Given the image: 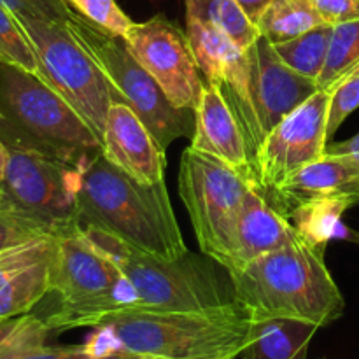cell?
Returning <instances> with one entry per match:
<instances>
[{
    "label": "cell",
    "mask_w": 359,
    "mask_h": 359,
    "mask_svg": "<svg viewBox=\"0 0 359 359\" xmlns=\"http://www.w3.org/2000/svg\"><path fill=\"white\" fill-rule=\"evenodd\" d=\"M359 65V18L333 25L328 58L318 79L319 90H333Z\"/></svg>",
    "instance_id": "obj_25"
},
{
    "label": "cell",
    "mask_w": 359,
    "mask_h": 359,
    "mask_svg": "<svg viewBox=\"0 0 359 359\" xmlns=\"http://www.w3.org/2000/svg\"><path fill=\"white\" fill-rule=\"evenodd\" d=\"M104 156L142 184L163 182L167 156L142 119L121 102L109 107L102 133Z\"/></svg>",
    "instance_id": "obj_17"
},
{
    "label": "cell",
    "mask_w": 359,
    "mask_h": 359,
    "mask_svg": "<svg viewBox=\"0 0 359 359\" xmlns=\"http://www.w3.org/2000/svg\"><path fill=\"white\" fill-rule=\"evenodd\" d=\"M67 27L105 77L112 102L128 105L165 151L181 137H193L195 112L172 105L121 35L111 34L76 11L67 21Z\"/></svg>",
    "instance_id": "obj_7"
},
{
    "label": "cell",
    "mask_w": 359,
    "mask_h": 359,
    "mask_svg": "<svg viewBox=\"0 0 359 359\" xmlns=\"http://www.w3.org/2000/svg\"><path fill=\"white\" fill-rule=\"evenodd\" d=\"M358 241H359V237H358Z\"/></svg>",
    "instance_id": "obj_40"
},
{
    "label": "cell",
    "mask_w": 359,
    "mask_h": 359,
    "mask_svg": "<svg viewBox=\"0 0 359 359\" xmlns=\"http://www.w3.org/2000/svg\"><path fill=\"white\" fill-rule=\"evenodd\" d=\"M255 186L221 161L191 146L179 167V196L188 210L200 249L212 258L219 249L245 193Z\"/></svg>",
    "instance_id": "obj_10"
},
{
    "label": "cell",
    "mask_w": 359,
    "mask_h": 359,
    "mask_svg": "<svg viewBox=\"0 0 359 359\" xmlns=\"http://www.w3.org/2000/svg\"><path fill=\"white\" fill-rule=\"evenodd\" d=\"M186 16L214 25L226 34L238 48H251L262 34L237 0H184Z\"/></svg>",
    "instance_id": "obj_21"
},
{
    "label": "cell",
    "mask_w": 359,
    "mask_h": 359,
    "mask_svg": "<svg viewBox=\"0 0 359 359\" xmlns=\"http://www.w3.org/2000/svg\"><path fill=\"white\" fill-rule=\"evenodd\" d=\"M191 147L224 163L258 188L255 154L249 147L244 130L219 88L207 81L195 107Z\"/></svg>",
    "instance_id": "obj_16"
},
{
    "label": "cell",
    "mask_w": 359,
    "mask_h": 359,
    "mask_svg": "<svg viewBox=\"0 0 359 359\" xmlns=\"http://www.w3.org/2000/svg\"><path fill=\"white\" fill-rule=\"evenodd\" d=\"M7 160H9V151H7V146L4 144V140L0 139V182L4 181V175H6Z\"/></svg>",
    "instance_id": "obj_35"
},
{
    "label": "cell",
    "mask_w": 359,
    "mask_h": 359,
    "mask_svg": "<svg viewBox=\"0 0 359 359\" xmlns=\"http://www.w3.org/2000/svg\"><path fill=\"white\" fill-rule=\"evenodd\" d=\"M186 34L200 72L207 83L219 88L237 116L249 147L256 156L263 144V135L249 93L248 55L219 28L196 18L186 16Z\"/></svg>",
    "instance_id": "obj_13"
},
{
    "label": "cell",
    "mask_w": 359,
    "mask_h": 359,
    "mask_svg": "<svg viewBox=\"0 0 359 359\" xmlns=\"http://www.w3.org/2000/svg\"><path fill=\"white\" fill-rule=\"evenodd\" d=\"M252 318L242 305L193 312H123L105 318L88 342L139 358H235L251 339Z\"/></svg>",
    "instance_id": "obj_3"
},
{
    "label": "cell",
    "mask_w": 359,
    "mask_h": 359,
    "mask_svg": "<svg viewBox=\"0 0 359 359\" xmlns=\"http://www.w3.org/2000/svg\"><path fill=\"white\" fill-rule=\"evenodd\" d=\"M137 359H170V358H137ZM203 359H221V358H203Z\"/></svg>",
    "instance_id": "obj_36"
},
{
    "label": "cell",
    "mask_w": 359,
    "mask_h": 359,
    "mask_svg": "<svg viewBox=\"0 0 359 359\" xmlns=\"http://www.w3.org/2000/svg\"><path fill=\"white\" fill-rule=\"evenodd\" d=\"M319 359H325V358H319Z\"/></svg>",
    "instance_id": "obj_39"
},
{
    "label": "cell",
    "mask_w": 359,
    "mask_h": 359,
    "mask_svg": "<svg viewBox=\"0 0 359 359\" xmlns=\"http://www.w3.org/2000/svg\"><path fill=\"white\" fill-rule=\"evenodd\" d=\"M51 235H55V231L46 224L16 210L0 209V256L11 249Z\"/></svg>",
    "instance_id": "obj_28"
},
{
    "label": "cell",
    "mask_w": 359,
    "mask_h": 359,
    "mask_svg": "<svg viewBox=\"0 0 359 359\" xmlns=\"http://www.w3.org/2000/svg\"><path fill=\"white\" fill-rule=\"evenodd\" d=\"M228 277L235 302L252 319L286 318L326 328L346 311V300L326 266L325 248L300 233Z\"/></svg>",
    "instance_id": "obj_2"
},
{
    "label": "cell",
    "mask_w": 359,
    "mask_h": 359,
    "mask_svg": "<svg viewBox=\"0 0 359 359\" xmlns=\"http://www.w3.org/2000/svg\"><path fill=\"white\" fill-rule=\"evenodd\" d=\"M230 359H244V358H241V356H235V358H230Z\"/></svg>",
    "instance_id": "obj_38"
},
{
    "label": "cell",
    "mask_w": 359,
    "mask_h": 359,
    "mask_svg": "<svg viewBox=\"0 0 359 359\" xmlns=\"http://www.w3.org/2000/svg\"><path fill=\"white\" fill-rule=\"evenodd\" d=\"M325 153L328 154H349V156L356 158L359 161V133L351 137L349 140H342V142H332L326 146Z\"/></svg>",
    "instance_id": "obj_34"
},
{
    "label": "cell",
    "mask_w": 359,
    "mask_h": 359,
    "mask_svg": "<svg viewBox=\"0 0 359 359\" xmlns=\"http://www.w3.org/2000/svg\"><path fill=\"white\" fill-rule=\"evenodd\" d=\"M256 25L262 37L276 44L298 37L325 21L309 0H272Z\"/></svg>",
    "instance_id": "obj_23"
},
{
    "label": "cell",
    "mask_w": 359,
    "mask_h": 359,
    "mask_svg": "<svg viewBox=\"0 0 359 359\" xmlns=\"http://www.w3.org/2000/svg\"><path fill=\"white\" fill-rule=\"evenodd\" d=\"M333 25H319L298 37L287 39V41L276 42L277 56L300 76L312 79L318 84L319 76L325 69L326 58H328L330 41H332Z\"/></svg>",
    "instance_id": "obj_22"
},
{
    "label": "cell",
    "mask_w": 359,
    "mask_h": 359,
    "mask_svg": "<svg viewBox=\"0 0 359 359\" xmlns=\"http://www.w3.org/2000/svg\"><path fill=\"white\" fill-rule=\"evenodd\" d=\"M332 90H318L265 137L255 156L258 189L266 195L325 154Z\"/></svg>",
    "instance_id": "obj_12"
},
{
    "label": "cell",
    "mask_w": 359,
    "mask_h": 359,
    "mask_svg": "<svg viewBox=\"0 0 359 359\" xmlns=\"http://www.w3.org/2000/svg\"><path fill=\"white\" fill-rule=\"evenodd\" d=\"M353 203L339 198L311 200L298 205L290 216L286 217L294 230L307 242L325 248L332 237H335L340 228V219L344 212L353 209Z\"/></svg>",
    "instance_id": "obj_24"
},
{
    "label": "cell",
    "mask_w": 359,
    "mask_h": 359,
    "mask_svg": "<svg viewBox=\"0 0 359 359\" xmlns=\"http://www.w3.org/2000/svg\"><path fill=\"white\" fill-rule=\"evenodd\" d=\"M46 297L55 305L37 316L55 333L95 328L132 307V290L121 270L84 238L83 226L55 237Z\"/></svg>",
    "instance_id": "obj_5"
},
{
    "label": "cell",
    "mask_w": 359,
    "mask_h": 359,
    "mask_svg": "<svg viewBox=\"0 0 359 359\" xmlns=\"http://www.w3.org/2000/svg\"><path fill=\"white\" fill-rule=\"evenodd\" d=\"M0 119H4V112H2V109H0Z\"/></svg>",
    "instance_id": "obj_37"
},
{
    "label": "cell",
    "mask_w": 359,
    "mask_h": 359,
    "mask_svg": "<svg viewBox=\"0 0 359 359\" xmlns=\"http://www.w3.org/2000/svg\"><path fill=\"white\" fill-rule=\"evenodd\" d=\"M139 356L123 353V351H104L95 347L86 340L81 346H62V347H42L35 353L21 359H137Z\"/></svg>",
    "instance_id": "obj_32"
},
{
    "label": "cell",
    "mask_w": 359,
    "mask_h": 359,
    "mask_svg": "<svg viewBox=\"0 0 359 359\" xmlns=\"http://www.w3.org/2000/svg\"><path fill=\"white\" fill-rule=\"evenodd\" d=\"M297 237L293 224L270 205L258 188H251L210 259L223 266L226 273L237 272L252 259L284 248Z\"/></svg>",
    "instance_id": "obj_15"
},
{
    "label": "cell",
    "mask_w": 359,
    "mask_h": 359,
    "mask_svg": "<svg viewBox=\"0 0 359 359\" xmlns=\"http://www.w3.org/2000/svg\"><path fill=\"white\" fill-rule=\"evenodd\" d=\"M65 2L77 14L121 37L133 25L128 14L118 6L116 0H65Z\"/></svg>",
    "instance_id": "obj_29"
},
{
    "label": "cell",
    "mask_w": 359,
    "mask_h": 359,
    "mask_svg": "<svg viewBox=\"0 0 359 359\" xmlns=\"http://www.w3.org/2000/svg\"><path fill=\"white\" fill-rule=\"evenodd\" d=\"M4 126L23 142L81 167L102 151L93 126L42 77L0 62Z\"/></svg>",
    "instance_id": "obj_6"
},
{
    "label": "cell",
    "mask_w": 359,
    "mask_h": 359,
    "mask_svg": "<svg viewBox=\"0 0 359 359\" xmlns=\"http://www.w3.org/2000/svg\"><path fill=\"white\" fill-rule=\"evenodd\" d=\"M263 196L284 217L311 200L339 198L358 205L359 161L349 154L325 153Z\"/></svg>",
    "instance_id": "obj_18"
},
{
    "label": "cell",
    "mask_w": 359,
    "mask_h": 359,
    "mask_svg": "<svg viewBox=\"0 0 359 359\" xmlns=\"http://www.w3.org/2000/svg\"><path fill=\"white\" fill-rule=\"evenodd\" d=\"M51 330L41 316L28 312L0 321V359H21L46 347Z\"/></svg>",
    "instance_id": "obj_26"
},
{
    "label": "cell",
    "mask_w": 359,
    "mask_h": 359,
    "mask_svg": "<svg viewBox=\"0 0 359 359\" xmlns=\"http://www.w3.org/2000/svg\"><path fill=\"white\" fill-rule=\"evenodd\" d=\"M0 62L41 77L37 55L13 11L0 4Z\"/></svg>",
    "instance_id": "obj_27"
},
{
    "label": "cell",
    "mask_w": 359,
    "mask_h": 359,
    "mask_svg": "<svg viewBox=\"0 0 359 359\" xmlns=\"http://www.w3.org/2000/svg\"><path fill=\"white\" fill-rule=\"evenodd\" d=\"M323 21L339 25L359 18V0H309Z\"/></svg>",
    "instance_id": "obj_33"
},
{
    "label": "cell",
    "mask_w": 359,
    "mask_h": 359,
    "mask_svg": "<svg viewBox=\"0 0 359 359\" xmlns=\"http://www.w3.org/2000/svg\"><path fill=\"white\" fill-rule=\"evenodd\" d=\"M123 39L172 105L195 112L205 77L200 72L188 34L167 16L156 14L140 23L133 21Z\"/></svg>",
    "instance_id": "obj_11"
},
{
    "label": "cell",
    "mask_w": 359,
    "mask_h": 359,
    "mask_svg": "<svg viewBox=\"0 0 359 359\" xmlns=\"http://www.w3.org/2000/svg\"><path fill=\"white\" fill-rule=\"evenodd\" d=\"M321 328L286 318L252 319L251 339L238 356L244 359H307L309 346Z\"/></svg>",
    "instance_id": "obj_20"
},
{
    "label": "cell",
    "mask_w": 359,
    "mask_h": 359,
    "mask_svg": "<svg viewBox=\"0 0 359 359\" xmlns=\"http://www.w3.org/2000/svg\"><path fill=\"white\" fill-rule=\"evenodd\" d=\"M83 235L121 270L132 290L128 312H193L235 304L231 280L223 283L210 258L188 252L165 262L97 228L83 226Z\"/></svg>",
    "instance_id": "obj_4"
},
{
    "label": "cell",
    "mask_w": 359,
    "mask_h": 359,
    "mask_svg": "<svg viewBox=\"0 0 359 359\" xmlns=\"http://www.w3.org/2000/svg\"><path fill=\"white\" fill-rule=\"evenodd\" d=\"M55 237H42L0 256V321L34 312L49 291Z\"/></svg>",
    "instance_id": "obj_19"
},
{
    "label": "cell",
    "mask_w": 359,
    "mask_h": 359,
    "mask_svg": "<svg viewBox=\"0 0 359 359\" xmlns=\"http://www.w3.org/2000/svg\"><path fill=\"white\" fill-rule=\"evenodd\" d=\"M0 139L9 151L0 186L16 210L49 226L55 235L79 228L77 167L23 142L2 123Z\"/></svg>",
    "instance_id": "obj_8"
},
{
    "label": "cell",
    "mask_w": 359,
    "mask_h": 359,
    "mask_svg": "<svg viewBox=\"0 0 359 359\" xmlns=\"http://www.w3.org/2000/svg\"><path fill=\"white\" fill-rule=\"evenodd\" d=\"M249 65V93L263 140L290 112L319 90L312 79L291 70L277 56L272 42L259 37L245 49Z\"/></svg>",
    "instance_id": "obj_14"
},
{
    "label": "cell",
    "mask_w": 359,
    "mask_h": 359,
    "mask_svg": "<svg viewBox=\"0 0 359 359\" xmlns=\"http://www.w3.org/2000/svg\"><path fill=\"white\" fill-rule=\"evenodd\" d=\"M359 109V65L351 70L339 84L332 90V100H330L328 111V140L339 132L342 123Z\"/></svg>",
    "instance_id": "obj_30"
},
{
    "label": "cell",
    "mask_w": 359,
    "mask_h": 359,
    "mask_svg": "<svg viewBox=\"0 0 359 359\" xmlns=\"http://www.w3.org/2000/svg\"><path fill=\"white\" fill-rule=\"evenodd\" d=\"M37 55L41 77L55 88L100 135L112 93L98 67L62 21L16 16Z\"/></svg>",
    "instance_id": "obj_9"
},
{
    "label": "cell",
    "mask_w": 359,
    "mask_h": 359,
    "mask_svg": "<svg viewBox=\"0 0 359 359\" xmlns=\"http://www.w3.org/2000/svg\"><path fill=\"white\" fill-rule=\"evenodd\" d=\"M2 6L13 11L16 16L35 18L44 21L67 23L74 11L65 0H0Z\"/></svg>",
    "instance_id": "obj_31"
},
{
    "label": "cell",
    "mask_w": 359,
    "mask_h": 359,
    "mask_svg": "<svg viewBox=\"0 0 359 359\" xmlns=\"http://www.w3.org/2000/svg\"><path fill=\"white\" fill-rule=\"evenodd\" d=\"M81 226H91L151 256L174 262L188 255L167 184H142L104 153L77 167Z\"/></svg>",
    "instance_id": "obj_1"
}]
</instances>
